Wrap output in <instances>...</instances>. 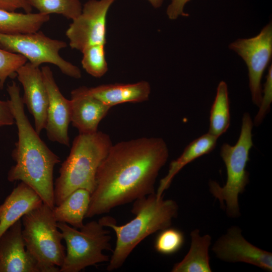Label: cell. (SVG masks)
<instances>
[{"mask_svg":"<svg viewBox=\"0 0 272 272\" xmlns=\"http://www.w3.org/2000/svg\"><path fill=\"white\" fill-rule=\"evenodd\" d=\"M27 62L23 56L0 48V89L9 78L16 77V72Z\"/></svg>","mask_w":272,"mask_h":272,"instance_id":"484cf974","label":"cell"},{"mask_svg":"<svg viewBox=\"0 0 272 272\" xmlns=\"http://www.w3.org/2000/svg\"><path fill=\"white\" fill-rule=\"evenodd\" d=\"M30 6L40 13L49 15H61L73 20L81 13L82 5L80 0H26Z\"/></svg>","mask_w":272,"mask_h":272,"instance_id":"603a6c76","label":"cell"},{"mask_svg":"<svg viewBox=\"0 0 272 272\" xmlns=\"http://www.w3.org/2000/svg\"><path fill=\"white\" fill-rule=\"evenodd\" d=\"M0 272H41L38 262L26 248L21 219L0 236Z\"/></svg>","mask_w":272,"mask_h":272,"instance_id":"5bb4252c","label":"cell"},{"mask_svg":"<svg viewBox=\"0 0 272 272\" xmlns=\"http://www.w3.org/2000/svg\"><path fill=\"white\" fill-rule=\"evenodd\" d=\"M213 251L220 259L228 262H244L264 270H272V254L247 241L241 230L232 226L214 244Z\"/></svg>","mask_w":272,"mask_h":272,"instance_id":"8fae6325","label":"cell"},{"mask_svg":"<svg viewBox=\"0 0 272 272\" xmlns=\"http://www.w3.org/2000/svg\"><path fill=\"white\" fill-rule=\"evenodd\" d=\"M112 144L107 133L98 130L93 133H79L76 137L54 183L55 206L78 189L92 193L98 168Z\"/></svg>","mask_w":272,"mask_h":272,"instance_id":"277c9868","label":"cell"},{"mask_svg":"<svg viewBox=\"0 0 272 272\" xmlns=\"http://www.w3.org/2000/svg\"><path fill=\"white\" fill-rule=\"evenodd\" d=\"M154 8L157 9L161 7L164 0H147Z\"/></svg>","mask_w":272,"mask_h":272,"instance_id":"4dcf8cb0","label":"cell"},{"mask_svg":"<svg viewBox=\"0 0 272 272\" xmlns=\"http://www.w3.org/2000/svg\"><path fill=\"white\" fill-rule=\"evenodd\" d=\"M16 77L23 88V102L33 117L35 130L40 134L45 128L48 106V94L41 71L27 61L18 69Z\"/></svg>","mask_w":272,"mask_h":272,"instance_id":"4fadbf2b","label":"cell"},{"mask_svg":"<svg viewBox=\"0 0 272 272\" xmlns=\"http://www.w3.org/2000/svg\"><path fill=\"white\" fill-rule=\"evenodd\" d=\"M43 80L48 94V106L45 126L49 140L66 146H70L69 126L71 121V100L61 93L48 66L41 67Z\"/></svg>","mask_w":272,"mask_h":272,"instance_id":"7c38bea8","label":"cell"},{"mask_svg":"<svg viewBox=\"0 0 272 272\" xmlns=\"http://www.w3.org/2000/svg\"><path fill=\"white\" fill-rule=\"evenodd\" d=\"M66 249L59 272H79L90 266L109 261L104 250L112 251L110 231L98 220L84 224L78 230L64 223L57 222Z\"/></svg>","mask_w":272,"mask_h":272,"instance_id":"52a82bcc","label":"cell"},{"mask_svg":"<svg viewBox=\"0 0 272 272\" xmlns=\"http://www.w3.org/2000/svg\"><path fill=\"white\" fill-rule=\"evenodd\" d=\"M263 95L259 105L258 111L256 115L253 125L256 126L259 125L270 108L272 102V65L269 66L266 75V81L262 89Z\"/></svg>","mask_w":272,"mask_h":272,"instance_id":"4316f807","label":"cell"},{"mask_svg":"<svg viewBox=\"0 0 272 272\" xmlns=\"http://www.w3.org/2000/svg\"><path fill=\"white\" fill-rule=\"evenodd\" d=\"M184 236L179 229L168 227L161 231L154 244L155 250L164 255H171L178 251L183 245Z\"/></svg>","mask_w":272,"mask_h":272,"instance_id":"d4e9b609","label":"cell"},{"mask_svg":"<svg viewBox=\"0 0 272 272\" xmlns=\"http://www.w3.org/2000/svg\"><path fill=\"white\" fill-rule=\"evenodd\" d=\"M43 203L30 186L21 181L0 205V236L24 215Z\"/></svg>","mask_w":272,"mask_h":272,"instance_id":"2e32d148","label":"cell"},{"mask_svg":"<svg viewBox=\"0 0 272 272\" xmlns=\"http://www.w3.org/2000/svg\"><path fill=\"white\" fill-rule=\"evenodd\" d=\"M230 124V102L226 82L218 84L215 99L210 113L208 132L219 138L225 133Z\"/></svg>","mask_w":272,"mask_h":272,"instance_id":"7402d4cb","label":"cell"},{"mask_svg":"<svg viewBox=\"0 0 272 272\" xmlns=\"http://www.w3.org/2000/svg\"><path fill=\"white\" fill-rule=\"evenodd\" d=\"M88 92L111 108L125 103H139L149 99L151 93L149 83L141 81L134 83H114L87 87Z\"/></svg>","mask_w":272,"mask_h":272,"instance_id":"e0dca14e","label":"cell"},{"mask_svg":"<svg viewBox=\"0 0 272 272\" xmlns=\"http://www.w3.org/2000/svg\"><path fill=\"white\" fill-rule=\"evenodd\" d=\"M81 52L83 54L81 64L88 74L95 78H100L107 73L108 67L104 44L89 46Z\"/></svg>","mask_w":272,"mask_h":272,"instance_id":"cb8c5ba5","label":"cell"},{"mask_svg":"<svg viewBox=\"0 0 272 272\" xmlns=\"http://www.w3.org/2000/svg\"><path fill=\"white\" fill-rule=\"evenodd\" d=\"M191 0H171L166 9L168 18L174 20L180 16L186 17L188 15L184 11L186 4Z\"/></svg>","mask_w":272,"mask_h":272,"instance_id":"83f0119b","label":"cell"},{"mask_svg":"<svg viewBox=\"0 0 272 272\" xmlns=\"http://www.w3.org/2000/svg\"><path fill=\"white\" fill-rule=\"evenodd\" d=\"M0 9L15 12L22 9L25 13H31L32 8L26 0H0Z\"/></svg>","mask_w":272,"mask_h":272,"instance_id":"f546056e","label":"cell"},{"mask_svg":"<svg viewBox=\"0 0 272 272\" xmlns=\"http://www.w3.org/2000/svg\"><path fill=\"white\" fill-rule=\"evenodd\" d=\"M218 137L209 132L190 142L181 155L171 162L167 174L162 178L156 192L158 197L163 196L176 174L187 164L199 157L211 152L215 148Z\"/></svg>","mask_w":272,"mask_h":272,"instance_id":"ac0fdd59","label":"cell"},{"mask_svg":"<svg viewBox=\"0 0 272 272\" xmlns=\"http://www.w3.org/2000/svg\"><path fill=\"white\" fill-rule=\"evenodd\" d=\"M7 91L18 136L12 153L16 164L10 169L8 180L25 183L40 196L44 203L53 208V169L60 162V158L47 146L30 123L19 85L13 82L8 86Z\"/></svg>","mask_w":272,"mask_h":272,"instance_id":"7a4b0ae2","label":"cell"},{"mask_svg":"<svg viewBox=\"0 0 272 272\" xmlns=\"http://www.w3.org/2000/svg\"><path fill=\"white\" fill-rule=\"evenodd\" d=\"M71 121L79 133L89 134L98 131L101 121L111 107L91 95L87 87H80L71 93Z\"/></svg>","mask_w":272,"mask_h":272,"instance_id":"9a60e30c","label":"cell"},{"mask_svg":"<svg viewBox=\"0 0 272 272\" xmlns=\"http://www.w3.org/2000/svg\"><path fill=\"white\" fill-rule=\"evenodd\" d=\"M21 219L26 248L38 262L41 271L59 272L65 248L52 208L43 203Z\"/></svg>","mask_w":272,"mask_h":272,"instance_id":"8992f818","label":"cell"},{"mask_svg":"<svg viewBox=\"0 0 272 272\" xmlns=\"http://www.w3.org/2000/svg\"><path fill=\"white\" fill-rule=\"evenodd\" d=\"M253 121L248 112L244 113L242 118L240 133L234 146L223 144L220 155L227 171V180L221 187L216 181L209 182L210 191L225 207L227 215L231 218H237L240 215L238 197L245 190L249 182V173L246 170L250 160L249 152L253 146L252 129Z\"/></svg>","mask_w":272,"mask_h":272,"instance_id":"5b68a950","label":"cell"},{"mask_svg":"<svg viewBox=\"0 0 272 272\" xmlns=\"http://www.w3.org/2000/svg\"><path fill=\"white\" fill-rule=\"evenodd\" d=\"M130 221L117 225L113 218L103 217L99 221L113 230L116 236L114 249L107 267L108 271L120 268L134 248L148 236L170 227L177 217L178 206L172 199L158 197L156 192L133 201Z\"/></svg>","mask_w":272,"mask_h":272,"instance_id":"3957f363","label":"cell"},{"mask_svg":"<svg viewBox=\"0 0 272 272\" xmlns=\"http://www.w3.org/2000/svg\"><path fill=\"white\" fill-rule=\"evenodd\" d=\"M15 123L10 103L0 100V127L11 125Z\"/></svg>","mask_w":272,"mask_h":272,"instance_id":"f1b7e54d","label":"cell"},{"mask_svg":"<svg viewBox=\"0 0 272 272\" xmlns=\"http://www.w3.org/2000/svg\"><path fill=\"white\" fill-rule=\"evenodd\" d=\"M169 151L161 138L142 137L112 144L99 166L85 218L155 193V183Z\"/></svg>","mask_w":272,"mask_h":272,"instance_id":"6da1fadb","label":"cell"},{"mask_svg":"<svg viewBox=\"0 0 272 272\" xmlns=\"http://www.w3.org/2000/svg\"><path fill=\"white\" fill-rule=\"evenodd\" d=\"M66 47L65 41L52 39L39 31L17 34L0 33V48L23 56L35 66L51 63L65 75L80 79L82 77L80 69L59 54V51Z\"/></svg>","mask_w":272,"mask_h":272,"instance_id":"ba28073f","label":"cell"},{"mask_svg":"<svg viewBox=\"0 0 272 272\" xmlns=\"http://www.w3.org/2000/svg\"><path fill=\"white\" fill-rule=\"evenodd\" d=\"M244 61L248 70L249 87L253 103L259 107L262 98L261 79L272 56V23L254 37L239 38L229 45Z\"/></svg>","mask_w":272,"mask_h":272,"instance_id":"9c48e42d","label":"cell"},{"mask_svg":"<svg viewBox=\"0 0 272 272\" xmlns=\"http://www.w3.org/2000/svg\"><path fill=\"white\" fill-rule=\"evenodd\" d=\"M191 245L183 259L175 263L173 272H211L209 254L211 237L208 234L201 236L198 229L190 233Z\"/></svg>","mask_w":272,"mask_h":272,"instance_id":"ffe728a7","label":"cell"},{"mask_svg":"<svg viewBox=\"0 0 272 272\" xmlns=\"http://www.w3.org/2000/svg\"><path fill=\"white\" fill-rule=\"evenodd\" d=\"M90 197L91 193L85 189L79 188L72 192L59 205L52 208L56 222L81 228L84 225L83 220L89 207Z\"/></svg>","mask_w":272,"mask_h":272,"instance_id":"d6986e66","label":"cell"},{"mask_svg":"<svg viewBox=\"0 0 272 272\" xmlns=\"http://www.w3.org/2000/svg\"><path fill=\"white\" fill-rule=\"evenodd\" d=\"M50 19L49 15L21 13L0 9V33L17 34L38 31Z\"/></svg>","mask_w":272,"mask_h":272,"instance_id":"44dd1931","label":"cell"},{"mask_svg":"<svg viewBox=\"0 0 272 272\" xmlns=\"http://www.w3.org/2000/svg\"><path fill=\"white\" fill-rule=\"evenodd\" d=\"M115 1L89 0L85 3L65 32L71 48L81 52L92 45H105L107 16Z\"/></svg>","mask_w":272,"mask_h":272,"instance_id":"30bf717a","label":"cell"}]
</instances>
